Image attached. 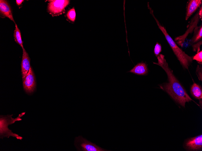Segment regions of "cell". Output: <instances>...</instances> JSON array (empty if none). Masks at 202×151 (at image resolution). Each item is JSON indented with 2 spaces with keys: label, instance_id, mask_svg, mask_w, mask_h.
Instances as JSON below:
<instances>
[{
  "label": "cell",
  "instance_id": "obj_1",
  "mask_svg": "<svg viewBox=\"0 0 202 151\" xmlns=\"http://www.w3.org/2000/svg\"><path fill=\"white\" fill-rule=\"evenodd\" d=\"M157 63L153 62L161 67L166 73L168 82L160 85V88L165 91L176 102L185 107V103L193 100L173 74L165 58V56L160 54L157 57Z\"/></svg>",
  "mask_w": 202,
  "mask_h": 151
},
{
  "label": "cell",
  "instance_id": "obj_2",
  "mask_svg": "<svg viewBox=\"0 0 202 151\" xmlns=\"http://www.w3.org/2000/svg\"><path fill=\"white\" fill-rule=\"evenodd\" d=\"M150 13L155 19L159 28L161 31L165 36L167 42L172 49L174 54L180 62L184 69L188 70L189 67L192 62V57L186 54L177 45L171 37L167 32L166 28L161 25L157 19L155 17L153 11L149 5H148Z\"/></svg>",
  "mask_w": 202,
  "mask_h": 151
},
{
  "label": "cell",
  "instance_id": "obj_3",
  "mask_svg": "<svg viewBox=\"0 0 202 151\" xmlns=\"http://www.w3.org/2000/svg\"><path fill=\"white\" fill-rule=\"evenodd\" d=\"M25 114V112H22L19 114L18 116L15 118H12L11 116L13 115L7 116L0 115V138H3L5 137L8 138L10 136L15 137L17 139L22 140V137L18 134L13 133L11 131L9 130L8 126L9 124L14 123L16 121L22 120L20 118Z\"/></svg>",
  "mask_w": 202,
  "mask_h": 151
},
{
  "label": "cell",
  "instance_id": "obj_4",
  "mask_svg": "<svg viewBox=\"0 0 202 151\" xmlns=\"http://www.w3.org/2000/svg\"><path fill=\"white\" fill-rule=\"evenodd\" d=\"M74 146L79 151H109L102 148L81 136L75 137Z\"/></svg>",
  "mask_w": 202,
  "mask_h": 151
},
{
  "label": "cell",
  "instance_id": "obj_5",
  "mask_svg": "<svg viewBox=\"0 0 202 151\" xmlns=\"http://www.w3.org/2000/svg\"><path fill=\"white\" fill-rule=\"evenodd\" d=\"M23 81V88L25 92L28 94L33 93L35 89L36 83L35 75L31 67Z\"/></svg>",
  "mask_w": 202,
  "mask_h": 151
},
{
  "label": "cell",
  "instance_id": "obj_6",
  "mask_svg": "<svg viewBox=\"0 0 202 151\" xmlns=\"http://www.w3.org/2000/svg\"><path fill=\"white\" fill-rule=\"evenodd\" d=\"M69 0H50L48 5V10L51 13L57 14L61 13L68 4Z\"/></svg>",
  "mask_w": 202,
  "mask_h": 151
},
{
  "label": "cell",
  "instance_id": "obj_7",
  "mask_svg": "<svg viewBox=\"0 0 202 151\" xmlns=\"http://www.w3.org/2000/svg\"><path fill=\"white\" fill-rule=\"evenodd\" d=\"M202 0H190L187 3L185 19L187 20L202 5Z\"/></svg>",
  "mask_w": 202,
  "mask_h": 151
},
{
  "label": "cell",
  "instance_id": "obj_8",
  "mask_svg": "<svg viewBox=\"0 0 202 151\" xmlns=\"http://www.w3.org/2000/svg\"><path fill=\"white\" fill-rule=\"evenodd\" d=\"M30 59L24 49H23V55L21 63V72L23 81L28 74L30 68Z\"/></svg>",
  "mask_w": 202,
  "mask_h": 151
},
{
  "label": "cell",
  "instance_id": "obj_9",
  "mask_svg": "<svg viewBox=\"0 0 202 151\" xmlns=\"http://www.w3.org/2000/svg\"><path fill=\"white\" fill-rule=\"evenodd\" d=\"M185 145L189 150H197L202 147V135H200L188 140Z\"/></svg>",
  "mask_w": 202,
  "mask_h": 151
},
{
  "label": "cell",
  "instance_id": "obj_10",
  "mask_svg": "<svg viewBox=\"0 0 202 151\" xmlns=\"http://www.w3.org/2000/svg\"><path fill=\"white\" fill-rule=\"evenodd\" d=\"M0 11L4 16L7 17L16 24L14 19L11 8L5 0H0Z\"/></svg>",
  "mask_w": 202,
  "mask_h": 151
},
{
  "label": "cell",
  "instance_id": "obj_11",
  "mask_svg": "<svg viewBox=\"0 0 202 151\" xmlns=\"http://www.w3.org/2000/svg\"><path fill=\"white\" fill-rule=\"evenodd\" d=\"M128 72L140 75H146L148 72L147 65L145 63L143 62L138 63Z\"/></svg>",
  "mask_w": 202,
  "mask_h": 151
},
{
  "label": "cell",
  "instance_id": "obj_12",
  "mask_svg": "<svg viewBox=\"0 0 202 151\" xmlns=\"http://www.w3.org/2000/svg\"><path fill=\"white\" fill-rule=\"evenodd\" d=\"M202 25L196 26L194 29L193 36L191 39L189 44L191 46L202 42Z\"/></svg>",
  "mask_w": 202,
  "mask_h": 151
},
{
  "label": "cell",
  "instance_id": "obj_13",
  "mask_svg": "<svg viewBox=\"0 0 202 151\" xmlns=\"http://www.w3.org/2000/svg\"><path fill=\"white\" fill-rule=\"evenodd\" d=\"M202 90L201 86L194 83L191 87V92L193 97L200 100L202 98Z\"/></svg>",
  "mask_w": 202,
  "mask_h": 151
},
{
  "label": "cell",
  "instance_id": "obj_14",
  "mask_svg": "<svg viewBox=\"0 0 202 151\" xmlns=\"http://www.w3.org/2000/svg\"><path fill=\"white\" fill-rule=\"evenodd\" d=\"M14 37L15 42L20 46L22 49H24V48L23 45V42L22 40L21 33L16 24H15V28L14 31Z\"/></svg>",
  "mask_w": 202,
  "mask_h": 151
},
{
  "label": "cell",
  "instance_id": "obj_15",
  "mask_svg": "<svg viewBox=\"0 0 202 151\" xmlns=\"http://www.w3.org/2000/svg\"><path fill=\"white\" fill-rule=\"evenodd\" d=\"M193 60L196 61L199 64H202V51L201 50L197 53L192 58Z\"/></svg>",
  "mask_w": 202,
  "mask_h": 151
},
{
  "label": "cell",
  "instance_id": "obj_16",
  "mask_svg": "<svg viewBox=\"0 0 202 151\" xmlns=\"http://www.w3.org/2000/svg\"><path fill=\"white\" fill-rule=\"evenodd\" d=\"M68 18L70 20L74 21L75 20L76 14L74 8L70 9L67 14Z\"/></svg>",
  "mask_w": 202,
  "mask_h": 151
},
{
  "label": "cell",
  "instance_id": "obj_17",
  "mask_svg": "<svg viewBox=\"0 0 202 151\" xmlns=\"http://www.w3.org/2000/svg\"><path fill=\"white\" fill-rule=\"evenodd\" d=\"M162 51V47L160 44L157 42L154 49V53L156 57L158 56Z\"/></svg>",
  "mask_w": 202,
  "mask_h": 151
},
{
  "label": "cell",
  "instance_id": "obj_18",
  "mask_svg": "<svg viewBox=\"0 0 202 151\" xmlns=\"http://www.w3.org/2000/svg\"><path fill=\"white\" fill-rule=\"evenodd\" d=\"M196 74L199 80H202V69L201 66L197 65L196 70Z\"/></svg>",
  "mask_w": 202,
  "mask_h": 151
},
{
  "label": "cell",
  "instance_id": "obj_19",
  "mask_svg": "<svg viewBox=\"0 0 202 151\" xmlns=\"http://www.w3.org/2000/svg\"><path fill=\"white\" fill-rule=\"evenodd\" d=\"M23 1L24 0H16V2L17 4L18 5H19L22 3Z\"/></svg>",
  "mask_w": 202,
  "mask_h": 151
}]
</instances>
